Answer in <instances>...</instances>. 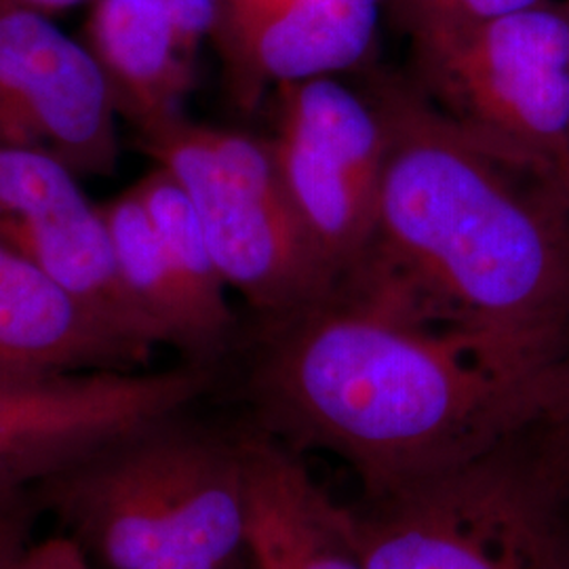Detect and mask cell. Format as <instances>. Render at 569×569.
Instances as JSON below:
<instances>
[{
  "mask_svg": "<svg viewBox=\"0 0 569 569\" xmlns=\"http://www.w3.org/2000/svg\"><path fill=\"white\" fill-rule=\"evenodd\" d=\"M418 91L517 163L569 188V13L536 7L413 42Z\"/></svg>",
  "mask_w": 569,
  "mask_h": 569,
  "instance_id": "6",
  "label": "cell"
},
{
  "mask_svg": "<svg viewBox=\"0 0 569 569\" xmlns=\"http://www.w3.org/2000/svg\"><path fill=\"white\" fill-rule=\"evenodd\" d=\"M154 224L164 253L188 298L224 342L232 336L234 315L228 302V284L204 239L203 228L182 186L157 167L133 186Z\"/></svg>",
  "mask_w": 569,
  "mask_h": 569,
  "instance_id": "16",
  "label": "cell"
},
{
  "mask_svg": "<svg viewBox=\"0 0 569 569\" xmlns=\"http://www.w3.org/2000/svg\"><path fill=\"white\" fill-rule=\"evenodd\" d=\"M385 0H270L220 32L237 96L326 79L366 60Z\"/></svg>",
  "mask_w": 569,
  "mask_h": 569,
  "instance_id": "11",
  "label": "cell"
},
{
  "mask_svg": "<svg viewBox=\"0 0 569 569\" xmlns=\"http://www.w3.org/2000/svg\"><path fill=\"white\" fill-rule=\"evenodd\" d=\"M270 0H224V21H222V30L232 21L243 20L244 16L253 13L256 9L264 7ZM220 30V32H222Z\"/></svg>",
  "mask_w": 569,
  "mask_h": 569,
  "instance_id": "23",
  "label": "cell"
},
{
  "mask_svg": "<svg viewBox=\"0 0 569 569\" xmlns=\"http://www.w3.org/2000/svg\"><path fill=\"white\" fill-rule=\"evenodd\" d=\"M203 363L161 371L0 373V488H37L138 428L192 406Z\"/></svg>",
  "mask_w": 569,
  "mask_h": 569,
  "instance_id": "8",
  "label": "cell"
},
{
  "mask_svg": "<svg viewBox=\"0 0 569 569\" xmlns=\"http://www.w3.org/2000/svg\"><path fill=\"white\" fill-rule=\"evenodd\" d=\"M568 13H569V2H568Z\"/></svg>",
  "mask_w": 569,
  "mask_h": 569,
  "instance_id": "24",
  "label": "cell"
},
{
  "mask_svg": "<svg viewBox=\"0 0 569 569\" xmlns=\"http://www.w3.org/2000/svg\"><path fill=\"white\" fill-rule=\"evenodd\" d=\"M526 432L557 483L569 496V352L557 367L542 407Z\"/></svg>",
  "mask_w": 569,
  "mask_h": 569,
  "instance_id": "18",
  "label": "cell"
},
{
  "mask_svg": "<svg viewBox=\"0 0 569 569\" xmlns=\"http://www.w3.org/2000/svg\"><path fill=\"white\" fill-rule=\"evenodd\" d=\"M16 569H93L68 536L34 542Z\"/></svg>",
  "mask_w": 569,
  "mask_h": 569,
  "instance_id": "21",
  "label": "cell"
},
{
  "mask_svg": "<svg viewBox=\"0 0 569 569\" xmlns=\"http://www.w3.org/2000/svg\"><path fill=\"white\" fill-rule=\"evenodd\" d=\"M411 42L477 26L545 0H390Z\"/></svg>",
  "mask_w": 569,
  "mask_h": 569,
  "instance_id": "17",
  "label": "cell"
},
{
  "mask_svg": "<svg viewBox=\"0 0 569 569\" xmlns=\"http://www.w3.org/2000/svg\"><path fill=\"white\" fill-rule=\"evenodd\" d=\"M346 507L366 569H569V496L526 430Z\"/></svg>",
  "mask_w": 569,
  "mask_h": 569,
  "instance_id": "4",
  "label": "cell"
},
{
  "mask_svg": "<svg viewBox=\"0 0 569 569\" xmlns=\"http://www.w3.org/2000/svg\"><path fill=\"white\" fill-rule=\"evenodd\" d=\"M247 388L258 430L340 458L361 491L500 446L547 395L486 342L345 284L266 321Z\"/></svg>",
  "mask_w": 569,
  "mask_h": 569,
  "instance_id": "2",
  "label": "cell"
},
{
  "mask_svg": "<svg viewBox=\"0 0 569 569\" xmlns=\"http://www.w3.org/2000/svg\"><path fill=\"white\" fill-rule=\"evenodd\" d=\"M58 157L0 142V243L63 284L127 338L159 345L121 281L102 207Z\"/></svg>",
  "mask_w": 569,
  "mask_h": 569,
  "instance_id": "10",
  "label": "cell"
},
{
  "mask_svg": "<svg viewBox=\"0 0 569 569\" xmlns=\"http://www.w3.org/2000/svg\"><path fill=\"white\" fill-rule=\"evenodd\" d=\"M102 211L122 284L159 345L176 346L204 366L226 342L188 298L136 188L103 204Z\"/></svg>",
  "mask_w": 569,
  "mask_h": 569,
  "instance_id": "15",
  "label": "cell"
},
{
  "mask_svg": "<svg viewBox=\"0 0 569 569\" xmlns=\"http://www.w3.org/2000/svg\"><path fill=\"white\" fill-rule=\"evenodd\" d=\"M102 569H249L243 435L182 413L138 428L34 488Z\"/></svg>",
  "mask_w": 569,
  "mask_h": 569,
  "instance_id": "3",
  "label": "cell"
},
{
  "mask_svg": "<svg viewBox=\"0 0 569 569\" xmlns=\"http://www.w3.org/2000/svg\"><path fill=\"white\" fill-rule=\"evenodd\" d=\"M249 569H366L348 507L329 498L302 456L262 430L243 435Z\"/></svg>",
  "mask_w": 569,
  "mask_h": 569,
  "instance_id": "13",
  "label": "cell"
},
{
  "mask_svg": "<svg viewBox=\"0 0 569 569\" xmlns=\"http://www.w3.org/2000/svg\"><path fill=\"white\" fill-rule=\"evenodd\" d=\"M279 91V127L268 142L308 237L342 283L373 239L387 127L373 100L333 77Z\"/></svg>",
  "mask_w": 569,
  "mask_h": 569,
  "instance_id": "7",
  "label": "cell"
},
{
  "mask_svg": "<svg viewBox=\"0 0 569 569\" xmlns=\"http://www.w3.org/2000/svg\"><path fill=\"white\" fill-rule=\"evenodd\" d=\"M41 500L32 488H0V569H16L34 545Z\"/></svg>",
  "mask_w": 569,
  "mask_h": 569,
  "instance_id": "19",
  "label": "cell"
},
{
  "mask_svg": "<svg viewBox=\"0 0 569 569\" xmlns=\"http://www.w3.org/2000/svg\"><path fill=\"white\" fill-rule=\"evenodd\" d=\"M119 108L84 42L51 16L0 0V142L58 157L79 176L119 163Z\"/></svg>",
  "mask_w": 569,
  "mask_h": 569,
  "instance_id": "9",
  "label": "cell"
},
{
  "mask_svg": "<svg viewBox=\"0 0 569 569\" xmlns=\"http://www.w3.org/2000/svg\"><path fill=\"white\" fill-rule=\"evenodd\" d=\"M387 127L376 230L342 284L472 336L550 387L569 352V188L449 121L411 87Z\"/></svg>",
  "mask_w": 569,
  "mask_h": 569,
  "instance_id": "1",
  "label": "cell"
},
{
  "mask_svg": "<svg viewBox=\"0 0 569 569\" xmlns=\"http://www.w3.org/2000/svg\"><path fill=\"white\" fill-rule=\"evenodd\" d=\"M182 186L228 289L262 323L331 296L340 279L308 237L268 140L180 117L140 133Z\"/></svg>",
  "mask_w": 569,
  "mask_h": 569,
  "instance_id": "5",
  "label": "cell"
},
{
  "mask_svg": "<svg viewBox=\"0 0 569 569\" xmlns=\"http://www.w3.org/2000/svg\"><path fill=\"white\" fill-rule=\"evenodd\" d=\"M11 2H18L23 4L28 9H34V11H41L44 16H58L63 11H70L74 7H79L82 2H91V0H11Z\"/></svg>",
  "mask_w": 569,
  "mask_h": 569,
  "instance_id": "22",
  "label": "cell"
},
{
  "mask_svg": "<svg viewBox=\"0 0 569 569\" xmlns=\"http://www.w3.org/2000/svg\"><path fill=\"white\" fill-rule=\"evenodd\" d=\"M150 355L0 243V373L133 371Z\"/></svg>",
  "mask_w": 569,
  "mask_h": 569,
  "instance_id": "12",
  "label": "cell"
},
{
  "mask_svg": "<svg viewBox=\"0 0 569 569\" xmlns=\"http://www.w3.org/2000/svg\"><path fill=\"white\" fill-rule=\"evenodd\" d=\"M176 26L180 47L188 60L197 53L207 39H218L224 21V0H164Z\"/></svg>",
  "mask_w": 569,
  "mask_h": 569,
  "instance_id": "20",
  "label": "cell"
},
{
  "mask_svg": "<svg viewBox=\"0 0 569 569\" xmlns=\"http://www.w3.org/2000/svg\"><path fill=\"white\" fill-rule=\"evenodd\" d=\"M89 51L110 82L119 114L140 133L183 117L194 81L164 0H91Z\"/></svg>",
  "mask_w": 569,
  "mask_h": 569,
  "instance_id": "14",
  "label": "cell"
}]
</instances>
